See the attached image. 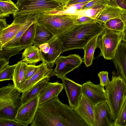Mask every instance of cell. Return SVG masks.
Instances as JSON below:
<instances>
[{"label":"cell","instance_id":"obj_9","mask_svg":"<svg viewBox=\"0 0 126 126\" xmlns=\"http://www.w3.org/2000/svg\"><path fill=\"white\" fill-rule=\"evenodd\" d=\"M43 62L52 69L55 62L62 53L61 45L57 37L45 43L38 47Z\"/></svg>","mask_w":126,"mask_h":126},{"label":"cell","instance_id":"obj_42","mask_svg":"<svg viewBox=\"0 0 126 126\" xmlns=\"http://www.w3.org/2000/svg\"><path fill=\"white\" fill-rule=\"evenodd\" d=\"M123 41L126 42V35H124Z\"/></svg>","mask_w":126,"mask_h":126},{"label":"cell","instance_id":"obj_27","mask_svg":"<svg viewBox=\"0 0 126 126\" xmlns=\"http://www.w3.org/2000/svg\"><path fill=\"white\" fill-rule=\"evenodd\" d=\"M104 25L107 29L123 32L125 26L122 19L118 18L110 19L106 22Z\"/></svg>","mask_w":126,"mask_h":126},{"label":"cell","instance_id":"obj_17","mask_svg":"<svg viewBox=\"0 0 126 126\" xmlns=\"http://www.w3.org/2000/svg\"><path fill=\"white\" fill-rule=\"evenodd\" d=\"M63 89V83H59L58 81L54 82H48L40 94V105L58 96Z\"/></svg>","mask_w":126,"mask_h":126},{"label":"cell","instance_id":"obj_33","mask_svg":"<svg viewBox=\"0 0 126 126\" xmlns=\"http://www.w3.org/2000/svg\"><path fill=\"white\" fill-rule=\"evenodd\" d=\"M0 126H27L14 119L0 117Z\"/></svg>","mask_w":126,"mask_h":126},{"label":"cell","instance_id":"obj_18","mask_svg":"<svg viewBox=\"0 0 126 126\" xmlns=\"http://www.w3.org/2000/svg\"><path fill=\"white\" fill-rule=\"evenodd\" d=\"M122 9L110 4L106 6L96 17V21L104 24L108 21L115 18L122 19Z\"/></svg>","mask_w":126,"mask_h":126},{"label":"cell","instance_id":"obj_10","mask_svg":"<svg viewBox=\"0 0 126 126\" xmlns=\"http://www.w3.org/2000/svg\"><path fill=\"white\" fill-rule=\"evenodd\" d=\"M95 106L82 92L78 105L74 110L75 113L88 126H95Z\"/></svg>","mask_w":126,"mask_h":126},{"label":"cell","instance_id":"obj_29","mask_svg":"<svg viewBox=\"0 0 126 126\" xmlns=\"http://www.w3.org/2000/svg\"><path fill=\"white\" fill-rule=\"evenodd\" d=\"M110 0H93L84 5L80 10L97 9L104 8L108 5L110 4Z\"/></svg>","mask_w":126,"mask_h":126},{"label":"cell","instance_id":"obj_1","mask_svg":"<svg viewBox=\"0 0 126 126\" xmlns=\"http://www.w3.org/2000/svg\"><path fill=\"white\" fill-rule=\"evenodd\" d=\"M106 28L104 24L96 21L77 25L57 37L62 52L75 49H83L93 38Z\"/></svg>","mask_w":126,"mask_h":126},{"label":"cell","instance_id":"obj_34","mask_svg":"<svg viewBox=\"0 0 126 126\" xmlns=\"http://www.w3.org/2000/svg\"><path fill=\"white\" fill-rule=\"evenodd\" d=\"M100 81L99 84L104 87L108 85L110 82L108 76V72L107 71L100 72L98 74Z\"/></svg>","mask_w":126,"mask_h":126},{"label":"cell","instance_id":"obj_2","mask_svg":"<svg viewBox=\"0 0 126 126\" xmlns=\"http://www.w3.org/2000/svg\"><path fill=\"white\" fill-rule=\"evenodd\" d=\"M78 15L60 14L59 12L36 14V22L48 30L55 36L57 37L77 25Z\"/></svg>","mask_w":126,"mask_h":126},{"label":"cell","instance_id":"obj_41","mask_svg":"<svg viewBox=\"0 0 126 126\" xmlns=\"http://www.w3.org/2000/svg\"><path fill=\"white\" fill-rule=\"evenodd\" d=\"M124 35H126V25L125 26L124 31L123 32Z\"/></svg>","mask_w":126,"mask_h":126},{"label":"cell","instance_id":"obj_23","mask_svg":"<svg viewBox=\"0 0 126 126\" xmlns=\"http://www.w3.org/2000/svg\"><path fill=\"white\" fill-rule=\"evenodd\" d=\"M98 36L91 39L83 49L84 54L83 58V62L87 67L90 66L93 64L94 51L97 48V40Z\"/></svg>","mask_w":126,"mask_h":126},{"label":"cell","instance_id":"obj_3","mask_svg":"<svg viewBox=\"0 0 126 126\" xmlns=\"http://www.w3.org/2000/svg\"><path fill=\"white\" fill-rule=\"evenodd\" d=\"M112 79L106 86L107 102L111 110L114 120L118 117L126 99V83L119 75L112 73Z\"/></svg>","mask_w":126,"mask_h":126},{"label":"cell","instance_id":"obj_5","mask_svg":"<svg viewBox=\"0 0 126 126\" xmlns=\"http://www.w3.org/2000/svg\"><path fill=\"white\" fill-rule=\"evenodd\" d=\"M124 35L123 32L106 28L97 37V47L100 52L97 57L102 56L106 60H113Z\"/></svg>","mask_w":126,"mask_h":126},{"label":"cell","instance_id":"obj_38","mask_svg":"<svg viewBox=\"0 0 126 126\" xmlns=\"http://www.w3.org/2000/svg\"><path fill=\"white\" fill-rule=\"evenodd\" d=\"M58 3L64 9H65V6L69 0H53Z\"/></svg>","mask_w":126,"mask_h":126},{"label":"cell","instance_id":"obj_39","mask_svg":"<svg viewBox=\"0 0 126 126\" xmlns=\"http://www.w3.org/2000/svg\"><path fill=\"white\" fill-rule=\"evenodd\" d=\"M8 25L5 18L0 19V30L5 28Z\"/></svg>","mask_w":126,"mask_h":126},{"label":"cell","instance_id":"obj_35","mask_svg":"<svg viewBox=\"0 0 126 126\" xmlns=\"http://www.w3.org/2000/svg\"><path fill=\"white\" fill-rule=\"evenodd\" d=\"M76 19L77 25L91 23L96 21L95 19L90 17L78 15Z\"/></svg>","mask_w":126,"mask_h":126},{"label":"cell","instance_id":"obj_19","mask_svg":"<svg viewBox=\"0 0 126 126\" xmlns=\"http://www.w3.org/2000/svg\"><path fill=\"white\" fill-rule=\"evenodd\" d=\"M21 60L29 64L36 65L43 60L38 47L35 45L26 47L22 54Z\"/></svg>","mask_w":126,"mask_h":126},{"label":"cell","instance_id":"obj_13","mask_svg":"<svg viewBox=\"0 0 126 126\" xmlns=\"http://www.w3.org/2000/svg\"><path fill=\"white\" fill-rule=\"evenodd\" d=\"M82 85V92L85 94L94 106L107 101V94L104 87L100 84H94L90 81L86 82Z\"/></svg>","mask_w":126,"mask_h":126},{"label":"cell","instance_id":"obj_7","mask_svg":"<svg viewBox=\"0 0 126 126\" xmlns=\"http://www.w3.org/2000/svg\"><path fill=\"white\" fill-rule=\"evenodd\" d=\"M83 62V58L79 55L73 54L66 56H60L56 61V67L51 76H56L62 79L69 73L78 68Z\"/></svg>","mask_w":126,"mask_h":126},{"label":"cell","instance_id":"obj_12","mask_svg":"<svg viewBox=\"0 0 126 126\" xmlns=\"http://www.w3.org/2000/svg\"><path fill=\"white\" fill-rule=\"evenodd\" d=\"M68 100L69 106L74 110L78 107L82 93V84L78 83L66 76L61 79Z\"/></svg>","mask_w":126,"mask_h":126},{"label":"cell","instance_id":"obj_6","mask_svg":"<svg viewBox=\"0 0 126 126\" xmlns=\"http://www.w3.org/2000/svg\"><path fill=\"white\" fill-rule=\"evenodd\" d=\"M16 4L18 10L13 14L14 18L24 15L37 14L45 11L64 10L53 0H17Z\"/></svg>","mask_w":126,"mask_h":126},{"label":"cell","instance_id":"obj_15","mask_svg":"<svg viewBox=\"0 0 126 126\" xmlns=\"http://www.w3.org/2000/svg\"><path fill=\"white\" fill-rule=\"evenodd\" d=\"M53 71V69L50 68L47 63L42 62L39 65L36 73L26 81L18 90L22 93L28 90L44 78L51 77V75Z\"/></svg>","mask_w":126,"mask_h":126},{"label":"cell","instance_id":"obj_4","mask_svg":"<svg viewBox=\"0 0 126 126\" xmlns=\"http://www.w3.org/2000/svg\"><path fill=\"white\" fill-rule=\"evenodd\" d=\"M22 93L13 84L9 83L0 88V117L14 119L22 104Z\"/></svg>","mask_w":126,"mask_h":126},{"label":"cell","instance_id":"obj_28","mask_svg":"<svg viewBox=\"0 0 126 126\" xmlns=\"http://www.w3.org/2000/svg\"><path fill=\"white\" fill-rule=\"evenodd\" d=\"M26 47H21L11 48H3L0 50V59L4 60L9 62V59L11 57L19 54Z\"/></svg>","mask_w":126,"mask_h":126},{"label":"cell","instance_id":"obj_16","mask_svg":"<svg viewBox=\"0 0 126 126\" xmlns=\"http://www.w3.org/2000/svg\"><path fill=\"white\" fill-rule=\"evenodd\" d=\"M113 62L116 69L117 74L126 83V42L122 41L120 44Z\"/></svg>","mask_w":126,"mask_h":126},{"label":"cell","instance_id":"obj_30","mask_svg":"<svg viewBox=\"0 0 126 126\" xmlns=\"http://www.w3.org/2000/svg\"><path fill=\"white\" fill-rule=\"evenodd\" d=\"M16 63L12 65H7L0 70V81L13 80V75Z\"/></svg>","mask_w":126,"mask_h":126},{"label":"cell","instance_id":"obj_8","mask_svg":"<svg viewBox=\"0 0 126 126\" xmlns=\"http://www.w3.org/2000/svg\"><path fill=\"white\" fill-rule=\"evenodd\" d=\"M40 94L26 103L21 104L17 110L15 120L27 126L33 122L40 105Z\"/></svg>","mask_w":126,"mask_h":126},{"label":"cell","instance_id":"obj_40","mask_svg":"<svg viewBox=\"0 0 126 126\" xmlns=\"http://www.w3.org/2000/svg\"><path fill=\"white\" fill-rule=\"evenodd\" d=\"M122 20L125 23V25H126V10L122 9Z\"/></svg>","mask_w":126,"mask_h":126},{"label":"cell","instance_id":"obj_21","mask_svg":"<svg viewBox=\"0 0 126 126\" xmlns=\"http://www.w3.org/2000/svg\"><path fill=\"white\" fill-rule=\"evenodd\" d=\"M36 23L33 43V45L38 47L41 45L47 42L55 36L46 28Z\"/></svg>","mask_w":126,"mask_h":126},{"label":"cell","instance_id":"obj_25","mask_svg":"<svg viewBox=\"0 0 126 126\" xmlns=\"http://www.w3.org/2000/svg\"><path fill=\"white\" fill-rule=\"evenodd\" d=\"M35 20L27 29L21 38L19 47H26L33 45L36 26Z\"/></svg>","mask_w":126,"mask_h":126},{"label":"cell","instance_id":"obj_14","mask_svg":"<svg viewBox=\"0 0 126 126\" xmlns=\"http://www.w3.org/2000/svg\"><path fill=\"white\" fill-rule=\"evenodd\" d=\"M95 126H113V116L107 101L94 106Z\"/></svg>","mask_w":126,"mask_h":126},{"label":"cell","instance_id":"obj_11","mask_svg":"<svg viewBox=\"0 0 126 126\" xmlns=\"http://www.w3.org/2000/svg\"><path fill=\"white\" fill-rule=\"evenodd\" d=\"M33 15L16 17L12 23L5 28L0 30V50L13 39L20 29L22 24Z\"/></svg>","mask_w":126,"mask_h":126},{"label":"cell","instance_id":"obj_32","mask_svg":"<svg viewBox=\"0 0 126 126\" xmlns=\"http://www.w3.org/2000/svg\"><path fill=\"white\" fill-rule=\"evenodd\" d=\"M38 67L39 65L28 64L26 63L24 72V83L36 73Z\"/></svg>","mask_w":126,"mask_h":126},{"label":"cell","instance_id":"obj_31","mask_svg":"<svg viewBox=\"0 0 126 126\" xmlns=\"http://www.w3.org/2000/svg\"><path fill=\"white\" fill-rule=\"evenodd\" d=\"M114 121L113 126H126V99L118 117Z\"/></svg>","mask_w":126,"mask_h":126},{"label":"cell","instance_id":"obj_20","mask_svg":"<svg viewBox=\"0 0 126 126\" xmlns=\"http://www.w3.org/2000/svg\"><path fill=\"white\" fill-rule=\"evenodd\" d=\"M50 77L44 78L29 90L22 93L21 97L22 104L26 103L40 94L50 80Z\"/></svg>","mask_w":126,"mask_h":126},{"label":"cell","instance_id":"obj_22","mask_svg":"<svg viewBox=\"0 0 126 126\" xmlns=\"http://www.w3.org/2000/svg\"><path fill=\"white\" fill-rule=\"evenodd\" d=\"M36 15H33L22 24L15 37L5 45L2 48H11L19 47V44L21 38L27 29L35 21V16Z\"/></svg>","mask_w":126,"mask_h":126},{"label":"cell","instance_id":"obj_36","mask_svg":"<svg viewBox=\"0 0 126 126\" xmlns=\"http://www.w3.org/2000/svg\"><path fill=\"white\" fill-rule=\"evenodd\" d=\"M110 4L126 10V0H110Z\"/></svg>","mask_w":126,"mask_h":126},{"label":"cell","instance_id":"obj_24","mask_svg":"<svg viewBox=\"0 0 126 126\" xmlns=\"http://www.w3.org/2000/svg\"><path fill=\"white\" fill-rule=\"evenodd\" d=\"M26 63L21 60L17 63L13 75L14 85L18 90L24 83V72Z\"/></svg>","mask_w":126,"mask_h":126},{"label":"cell","instance_id":"obj_37","mask_svg":"<svg viewBox=\"0 0 126 126\" xmlns=\"http://www.w3.org/2000/svg\"><path fill=\"white\" fill-rule=\"evenodd\" d=\"M92 0H69L65 6V9L71 6L79 3L89 2Z\"/></svg>","mask_w":126,"mask_h":126},{"label":"cell","instance_id":"obj_26","mask_svg":"<svg viewBox=\"0 0 126 126\" xmlns=\"http://www.w3.org/2000/svg\"><path fill=\"white\" fill-rule=\"evenodd\" d=\"M18 10L16 4L12 0H0V19L9 17Z\"/></svg>","mask_w":126,"mask_h":126}]
</instances>
